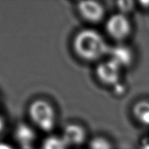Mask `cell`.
I'll list each match as a JSON object with an SVG mask.
<instances>
[{"mask_svg":"<svg viewBox=\"0 0 149 149\" xmlns=\"http://www.w3.org/2000/svg\"><path fill=\"white\" fill-rule=\"evenodd\" d=\"M110 47L106 39L96 30L79 31L72 41V48L77 57L85 62H97L108 55Z\"/></svg>","mask_w":149,"mask_h":149,"instance_id":"obj_1","label":"cell"},{"mask_svg":"<svg viewBox=\"0 0 149 149\" xmlns=\"http://www.w3.org/2000/svg\"><path fill=\"white\" fill-rule=\"evenodd\" d=\"M28 113L33 123L46 132H52L56 124V112L48 101L38 99L30 104Z\"/></svg>","mask_w":149,"mask_h":149,"instance_id":"obj_2","label":"cell"},{"mask_svg":"<svg viewBox=\"0 0 149 149\" xmlns=\"http://www.w3.org/2000/svg\"><path fill=\"white\" fill-rule=\"evenodd\" d=\"M105 30L109 37L116 42H121L131 36L132 25L128 17L118 12L107 19Z\"/></svg>","mask_w":149,"mask_h":149,"instance_id":"obj_3","label":"cell"},{"mask_svg":"<svg viewBox=\"0 0 149 149\" xmlns=\"http://www.w3.org/2000/svg\"><path fill=\"white\" fill-rule=\"evenodd\" d=\"M122 68L111 59L100 62L95 68V75L102 84L115 87L120 83Z\"/></svg>","mask_w":149,"mask_h":149,"instance_id":"obj_4","label":"cell"},{"mask_svg":"<svg viewBox=\"0 0 149 149\" xmlns=\"http://www.w3.org/2000/svg\"><path fill=\"white\" fill-rule=\"evenodd\" d=\"M77 10L82 19L91 24L100 23L105 16L104 6L97 1H81L77 5Z\"/></svg>","mask_w":149,"mask_h":149,"instance_id":"obj_5","label":"cell"},{"mask_svg":"<svg viewBox=\"0 0 149 149\" xmlns=\"http://www.w3.org/2000/svg\"><path fill=\"white\" fill-rule=\"evenodd\" d=\"M61 137L68 147H79L87 139V132L78 123H68L63 128Z\"/></svg>","mask_w":149,"mask_h":149,"instance_id":"obj_6","label":"cell"},{"mask_svg":"<svg viewBox=\"0 0 149 149\" xmlns=\"http://www.w3.org/2000/svg\"><path fill=\"white\" fill-rule=\"evenodd\" d=\"M109 58L118 64L121 68H128L132 64L134 60V54L128 46L119 43L110 47L108 53Z\"/></svg>","mask_w":149,"mask_h":149,"instance_id":"obj_7","label":"cell"},{"mask_svg":"<svg viewBox=\"0 0 149 149\" xmlns=\"http://www.w3.org/2000/svg\"><path fill=\"white\" fill-rule=\"evenodd\" d=\"M14 138L19 147L32 146L36 139V131L28 124L20 123L14 131Z\"/></svg>","mask_w":149,"mask_h":149,"instance_id":"obj_8","label":"cell"},{"mask_svg":"<svg viewBox=\"0 0 149 149\" xmlns=\"http://www.w3.org/2000/svg\"><path fill=\"white\" fill-rule=\"evenodd\" d=\"M134 118L140 124L149 127V100H139L132 107Z\"/></svg>","mask_w":149,"mask_h":149,"instance_id":"obj_9","label":"cell"},{"mask_svg":"<svg viewBox=\"0 0 149 149\" xmlns=\"http://www.w3.org/2000/svg\"><path fill=\"white\" fill-rule=\"evenodd\" d=\"M68 148L61 136H49L42 143V149H68Z\"/></svg>","mask_w":149,"mask_h":149,"instance_id":"obj_10","label":"cell"},{"mask_svg":"<svg viewBox=\"0 0 149 149\" xmlns=\"http://www.w3.org/2000/svg\"><path fill=\"white\" fill-rule=\"evenodd\" d=\"M89 149H113V146L107 138L95 136L90 140Z\"/></svg>","mask_w":149,"mask_h":149,"instance_id":"obj_11","label":"cell"},{"mask_svg":"<svg viewBox=\"0 0 149 149\" xmlns=\"http://www.w3.org/2000/svg\"><path fill=\"white\" fill-rule=\"evenodd\" d=\"M116 4L119 12L125 15L131 13L136 7V3L132 1H119Z\"/></svg>","mask_w":149,"mask_h":149,"instance_id":"obj_12","label":"cell"},{"mask_svg":"<svg viewBox=\"0 0 149 149\" xmlns=\"http://www.w3.org/2000/svg\"><path fill=\"white\" fill-rule=\"evenodd\" d=\"M113 88L114 92L116 95H121L123 92H125V88L123 87V85L122 84V83H120V84L116 85L115 87H113Z\"/></svg>","mask_w":149,"mask_h":149,"instance_id":"obj_13","label":"cell"},{"mask_svg":"<svg viewBox=\"0 0 149 149\" xmlns=\"http://www.w3.org/2000/svg\"><path fill=\"white\" fill-rule=\"evenodd\" d=\"M139 149H149V138H145L140 142Z\"/></svg>","mask_w":149,"mask_h":149,"instance_id":"obj_14","label":"cell"},{"mask_svg":"<svg viewBox=\"0 0 149 149\" xmlns=\"http://www.w3.org/2000/svg\"><path fill=\"white\" fill-rule=\"evenodd\" d=\"M0 149H15V148H14L12 146H10V144H8V143L1 142L0 143Z\"/></svg>","mask_w":149,"mask_h":149,"instance_id":"obj_15","label":"cell"},{"mask_svg":"<svg viewBox=\"0 0 149 149\" xmlns=\"http://www.w3.org/2000/svg\"><path fill=\"white\" fill-rule=\"evenodd\" d=\"M5 120L4 118L2 116H0V133L3 131L4 127H5Z\"/></svg>","mask_w":149,"mask_h":149,"instance_id":"obj_16","label":"cell"},{"mask_svg":"<svg viewBox=\"0 0 149 149\" xmlns=\"http://www.w3.org/2000/svg\"><path fill=\"white\" fill-rule=\"evenodd\" d=\"M140 4V6L144 8V9H149V1H147V2H140L139 3Z\"/></svg>","mask_w":149,"mask_h":149,"instance_id":"obj_17","label":"cell"},{"mask_svg":"<svg viewBox=\"0 0 149 149\" xmlns=\"http://www.w3.org/2000/svg\"><path fill=\"white\" fill-rule=\"evenodd\" d=\"M19 149H36L33 146H29V147H19Z\"/></svg>","mask_w":149,"mask_h":149,"instance_id":"obj_18","label":"cell"}]
</instances>
